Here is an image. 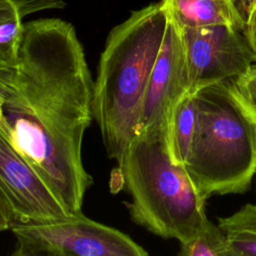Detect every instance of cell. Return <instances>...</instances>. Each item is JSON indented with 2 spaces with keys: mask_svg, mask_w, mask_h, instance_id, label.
Returning a JSON list of instances; mask_svg holds the SVG:
<instances>
[{
  "mask_svg": "<svg viewBox=\"0 0 256 256\" xmlns=\"http://www.w3.org/2000/svg\"><path fill=\"white\" fill-rule=\"evenodd\" d=\"M3 63L7 141L69 214L81 213L93 182L82 144L94 81L75 29L55 18L24 23L16 58Z\"/></svg>",
  "mask_w": 256,
  "mask_h": 256,
  "instance_id": "obj_1",
  "label": "cell"
},
{
  "mask_svg": "<svg viewBox=\"0 0 256 256\" xmlns=\"http://www.w3.org/2000/svg\"><path fill=\"white\" fill-rule=\"evenodd\" d=\"M168 24L161 4L136 10L109 33L93 86L92 112L117 163L137 134L144 95Z\"/></svg>",
  "mask_w": 256,
  "mask_h": 256,
  "instance_id": "obj_2",
  "label": "cell"
},
{
  "mask_svg": "<svg viewBox=\"0 0 256 256\" xmlns=\"http://www.w3.org/2000/svg\"><path fill=\"white\" fill-rule=\"evenodd\" d=\"M196 126L184 167L200 196L247 191L256 174V120L231 81L194 93Z\"/></svg>",
  "mask_w": 256,
  "mask_h": 256,
  "instance_id": "obj_3",
  "label": "cell"
},
{
  "mask_svg": "<svg viewBox=\"0 0 256 256\" xmlns=\"http://www.w3.org/2000/svg\"><path fill=\"white\" fill-rule=\"evenodd\" d=\"M134 223L165 239L186 242L202 232L209 220L200 196L183 165L169 156L166 137L138 133L118 162Z\"/></svg>",
  "mask_w": 256,
  "mask_h": 256,
  "instance_id": "obj_4",
  "label": "cell"
},
{
  "mask_svg": "<svg viewBox=\"0 0 256 256\" xmlns=\"http://www.w3.org/2000/svg\"><path fill=\"white\" fill-rule=\"evenodd\" d=\"M17 242L52 256H148L127 234L82 213L46 222L14 221Z\"/></svg>",
  "mask_w": 256,
  "mask_h": 256,
  "instance_id": "obj_5",
  "label": "cell"
},
{
  "mask_svg": "<svg viewBox=\"0 0 256 256\" xmlns=\"http://www.w3.org/2000/svg\"><path fill=\"white\" fill-rule=\"evenodd\" d=\"M178 32L187 62L189 93L233 80L256 63V56L238 27L214 25Z\"/></svg>",
  "mask_w": 256,
  "mask_h": 256,
  "instance_id": "obj_6",
  "label": "cell"
},
{
  "mask_svg": "<svg viewBox=\"0 0 256 256\" xmlns=\"http://www.w3.org/2000/svg\"><path fill=\"white\" fill-rule=\"evenodd\" d=\"M189 93L188 68L177 28L168 20L160 52L144 95L138 133H158L166 137L177 103Z\"/></svg>",
  "mask_w": 256,
  "mask_h": 256,
  "instance_id": "obj_7",
  "label": "cell"
},
{
  "mask_svg": "<svg viewBox=\"0 0 256 256\" xmlns=\"http://www.w3.org/2000/svg\"><path fill=\"white\" fill-rule=\"evenodd\" d=\"M0 191L19 222H46L71 214L25 159L0 134Z\"/></svg>",
  "mask_w": 256,
  "mask_h": 256,
  "instance_id": "obj_8",
  "label": "cell"
},
{
  "mask_svg": "<svg viewBox=\"0 0 256 256\" xmlns=\"http://www.w3.org/2000/svg\"><path fill=\"white\" fill-rule=\"evenodd\" d=\"M160 2L168 20L178 30L214 25L235 26L242 30L230 0H161Z\"/></svg>",
  "mask_w": 256,
  "mask_h": 256,
  "instance_id": "obj_9",
  "label": "cell"
},
{
  "mask_svg": "<svg viewBox=\"0 0 256 256\" xmlns=\"http://www.w3.org/2000/svg\"><path fill=\"white\" fill-rule=\"evenodd\" d=\"M228 256H256V204L247 203L238 211L218 219Z\"/></svg>",
  "mask_w": 256,
  "mask_h": 256,
  "instance_id": "obj_10",
  "label": "cell"
},
{
  "mask_svg": "<svg viewBox=\"0 0 256 256\" xmlns=\"http://www.w3.org/2000/svg\"><path fill=\"white\" fill-rule=\"evenodd\" d=\"M196 103L192 93H187L176 105L167 131V149L174 164L183 165L189 154L195 126Z\"/></svg>",
  "mask_w": 256,
  "mask_h": 256,
  "instance_id": "obj_11",
  "label": "cell"
},
{
  "mask_svg": "<svg viewBox=\"0 0 256 256\" xmlns=\"http://www.w3.org/2000/svg\"><path fill=\"white\" fill-rule=\"evenodd\" d=\"M180 244L178 256H228L224 236L210 220L202 232Z\"/></svg>",
  "mask_w": 256,
  "mask_h": 256,
  "instance_id": "obj_12",
  "label": "cell"
},
{
  "mask_svg": "<svg viewBox=\"0 0 256 256\" xmlns=\"http://www.w3.org/2000/svg\"><path fill=\"white\" fill-rule=\"evenodd\" d=\"M63 0H0V26L15 18L53 9H63Z\"/></svg>",
  "mask_w": 256,
  "mask_h": 256,
  "instance_id": "obj_13",
  "label": "cell"
},
{
  "mask_svg": "<svg viewBox=\"0 0 256 256\" xmlns=\"http://www.w3.org/2000/svg\"><path fill=\"white\" fill-rule=\"evenodd\" d=\"M230 81L235 94L256 120V63L246 73Z\"/></svg>",
  "mask_w": 256,
  "mask_h": 256,
  "instance_id": "obj_14",
  "label": "cell"
},
{
  "mask_svg": "<svg viewBox=\"0 0 256 256\" xmlns=\"http://www.w3.org/2000/svg\"><path fill=\"white\" fill-rule=\"evenodd\" d=\"M14 221L13 212L3 193L0 191V232L10 229Z\"/></svg>",
  "mask_w": 256,
  "mask_h": 256,
  "instance_id": "obj_15",
  "label": "cell"
},
{
  "mask_svg": "<svg viewBox=\"0 0 256 256\" xmlns=\"http://www.w3.org/2000/svg\"><path fill=\"white\" fill-rule=\"evenodd\" d=\"M243 33L249 43L251 50L256 56V3L250 12L248 21L243 29Z\"/></svg>",
  "mask_w": 256,
  "mask_h": 256,
  "instance_id": "obj_16",
  "label": "cell"
},
{
  "mask_svg": "<svg viewBox=\"0 0 256 256\" xmlns=\"http://www.w3.org/2000/svg\"><path fill=\"white\" fill-rule=\"evenodd\" d=\"M230 1L243 30L248 21V14L246 10V0H230Z\"/></svg>",
  "mask_w": 256,
  "mask_h": 256,
  "instance_id": "obj_17",
  "label": "cell"
},
{
  "mask_svg": "<svg viewBox=\"0 0 256 256\" xmlns=\"http://www.w3.org/2000/svg\"><path fill=\"white\" fill-rule=\"evenodd\" d=\"M9 256H52V255L33 250V249L17 242L14 250L12 251V253Z\"/></svg>",
  "mask_w": 256,
  "mask_h": 256,
  "instance_id": "obj_18",
  "label": "cell"
},
{
  "mask_svg": "<svg viewBox=\"0 0 256 256\" xmlns=\"http://www.w3.org/2000/svg\"><path fill=\"white\" fill-rule=\"evenodd\" d=\"M256 3V0H246V10H247V14H248V18L250 15V12L252 10V8L254 7Z\"/></svg>",
  "mask_w": 256,
  "mask_h": 256,
  "instance_id": "obj_19",
  "label": "cell"
}]
</instances>
